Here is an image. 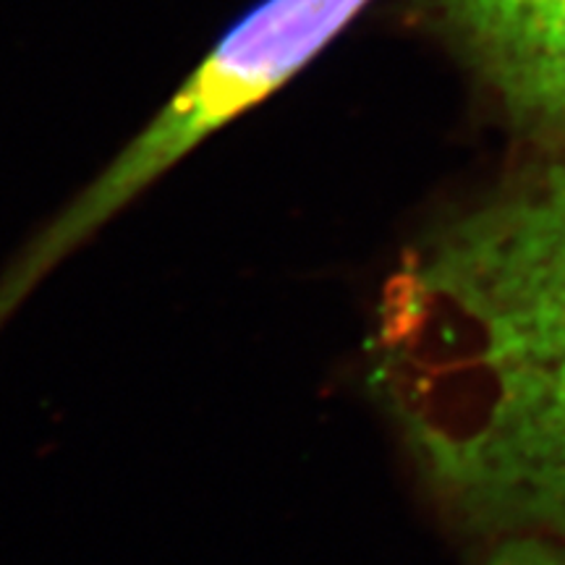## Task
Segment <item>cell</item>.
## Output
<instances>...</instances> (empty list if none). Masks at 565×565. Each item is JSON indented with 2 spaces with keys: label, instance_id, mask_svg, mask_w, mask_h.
<instances>
[{
  "label": "cell",
  "instance_id": "cell-1",
  "mask_svg": "<svg viewBox=\"0 0 565 565\" xmlns=\"http://www.w3.org/2000/svg\"><path fill=\"white\" fill-rule=\"evenodd\" d=\"M370 377L445 503L565 545V154L404 254Z\"/></svg>",
  "mask_w": 565,
  "mask_h": 565
},
{
  "label": "cell",
  "instance_id": "cell-2",
  "mask_svg": "<svg viewBox=\"0 0 565 565\" xmlns=\"http://www.w3.org/2000/svg\"><path fill=\"white\" fill-rule=\"evenodd\" d=\"M372 0H259L204 55L171 103L79 194L34 246L63 263L202 139L286 87Z\"/></svg>",
  "mask_w": 565,
  "mask_h": 565
},
{
  "label": "cell",
  "instance_id": "cell-3",
  "mask_svg": "<svg viewBox=\"0 0 565 565\" xmlns=\"http://www.w3.org/2000/svg\"><path fill=\"white\" fill-rule=\"evenodd\" d=\"M505 116L565 147V0H414Z\"/></svg>",
  "mask_w": 565,
  "mask_h": 565
},
{
  "label": "cell",
  "instance_id": "cell-4",
  "mask_svg": "<svg viewBox=\"0 0 565 565\" xmlns=\"http://www.w3.org/2000/svg\"><path fill=\"white\" fill-rule=\"evenodd\" d=\"M482 565H565V545L545 536H503Z\"/></svg>",
  "mask_w": 565,
  "mask_h": 565
}]
</instances>
